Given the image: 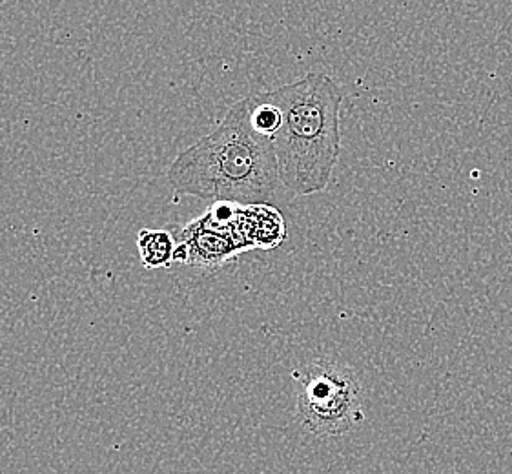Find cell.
I'll return each instance as SVG.
<instances>
[{
    "label": "cell",
    "mask_w": 512,
    "mask_h": 474,
    "mask_svg": "<svg viewBox=\"0 0 512 474\" xmlns=\"http://www.w3.org/2000/svg\"><path fill=\"white\" fill-rule=\"evenodd\" d=\"M268 95L283 117L272 139L281 185L297 197L323 192L341 154V88L325 73H308Z\"/></svg>",
    "instance_id": "7a4b0ae2"
},
{
    "label": "cell",
    "mask_w": 512,
    "mask_h": 474,
    "mask_svg": "<svg viewBox=\"0 0 512 474\" xmlns=\"http://www.w3.org/2000/svg\"><path fill=\"white\" fill-rule=\"evenodd\" d=\"M243 205L217 201L185 227L172 228L177 247L175 261L201 272H216L226 261L252 250L241 225Z\"/></svg>",
    "instance_id": "277c9868"
},
{
    "label": "cell",
    "mask_w": 512,
    "mask_h": 474,
    "mask_svg": "<svg viewBox=\"0 0 512 474\" xmlns=\"http://www.w3.org/2000/svg\"><path fill=\"white\" fill-rule=\"evenodd\" d=\"M243 223L252 248L270 250L281 245V241L287 237L285 219L277 208L270 205H250L243 208Z\"/></svg>",
    "instance_id": "5b68a950"
},
{
    "label": "cell",
    "mask_w": 512,
    "mask_h": 474,
    "mask_svg": "<svg viewBox=\"0 0 512 474\" xmlns=\"http://www.w3.org/2000/svg\"><path fill=\"white\" fill-rule=\"evenodd\" d=\"M141 263L148 270L170 268L175 263V239L172 228H143L137 236Z\"/></svg>",
    "instance_id": "8992f818"
},
{
    "label": "cell",
    "mask_w": 512,
    "mask_h": 474,
    "mask_svg": "<svg viewBox=\"0 0 512 474\" xmlns=\"http://www.w3.org/2000/svg\"><path fill=\"white\" fill-rule=\"evenodd\" d=\"M299 425L318 438H338L363 420L361 382L338 360L308 361L292 372Z\"/></svg>",
    "instance_id": "3957f363"
},
{
    "label": "cell",
    "mask_w": 512,
    "mask_h": 474,
    "mask_svg": "<svg viewBox=\"0 0 512 474\" xmlns=\"http://www.w3.org/2000/svg\"><path fill=\"white\" fill-rule=\"evenodd\" d=\"M177 196L268 205L281 185L272 139L257 134L248 101L234 104L214 132L177 155L166 172Z\"/></svg>",
    "instance_id": "6da1fadb"
}]
</instances>
